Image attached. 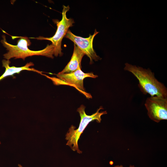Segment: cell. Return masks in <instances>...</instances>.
Here are the masks:
<instances>
[{"mask_svg":"<svg viewBox=\"0 0 167 167\" xmlns=\"http://www.w3.org/2000/svg\"><path fill=\"white\" fill-rule=\"evenodd\" d=\"M99 32L95 30L92 35L86 38H83L74 34L69 30L65 37L73 41L90 59V63L93 62V60L98 61L101 58L97 55L93 47V42L94 37Z\"/></svg>","mask_w":167,"mask_h":167,"instance_id":"obj_7","label":"cell"},{"mask_svg":"<svg viewBox=\"0 0 167 167\" xmlns=\"http://www.w3.org/2000/svg\"><path fill=\"white\" fill-rule=\"evenodd\" d=\"M19 167H22L21 165H19Z\"/></svg>","mask_w":167,"mask_h":167,"instance_id":"obj_11","label":"cell"},{"mask_svg":"<svg viewBox=\"0 0 167 167\" xmlns=\"http://www.w3.org/2000/svg\"><path fill=\"white\" fill-rule=\"evenodd\" d=\"M1 41L3 46L6 49L8 52L3 55L4 58L7 60L11 58H22L24 60L28 57L33 55H41L52 58H54V46L51 44L47 45L44 49L38 51L30 50L28 47L31 44L28 38L20 37L17 42V45H14L8 43L5 35L2 36Z\"/></svg>","mask_w":167,"mask_h":167,"instance_id":"obj_2","label":"cell"},{"mask_svg":"<svg viewBox=\"0 0 167 167\" xmlns=\"http://www.w3.org/2000/svg\"><path fill=\"white\" fill-rule=\"evenodd\" d=\"M71 60L64 68L59 74L70 73L81 68V62L85 54L75 44Z\"/></svg>","mask_w":167,"mask_h":167,"instance_id":"obj_8","label":"cell"},{"mask_svg":"<svg viewBox=\"0 0 167 167\" xmlns=\"http://www.w3.org/2000/svg\"><path fill=\"white\" fill-rule=\"evenodd\" d=\"M124 69L132 73L138 80V87L143 94H148L151 97L156 96L167 98L166 87L155 77L154 73L149 68L126 63Z\"/></svg>","mask_w":167,"mask_h":167,"instance_id":"obj_1","label":"cell"},{"mask_svg":"<svg viewBox=\"0 0 167 167\" xmlns=\"http://www.w3.org/2000/svg\"><path fill=\"white\" fill-rule=\"evenodd\" d=\"M85 107L81 105L78 108L77 111L80 117V121L78 128L75 129V127L71 125L66 135V139L67 141L66 145L70 146L73 151H76L78 153H81L82 152L79 149L78 141L80 137L88 124L91 122L96 120L100 123L101 120V116L107 113V111L99 112L100 110L103 109L101 106L96 112L91 115L86 114L85 109Z\"/></svg>","mask_w":167,"mask_h":167,"instance_id":"obj_3","label":"cell"},{"mask_svg":"<svg viewBox=\"0 0 167 167\" xmlns=\"http://www.w3.org/2000/svg\"><path fill=\"white\" fill-rule=\"evenodd\" d=\"M145 106L148 116L152 121L158 123L167 119V98L157 96L148 97Z\"/></svg>","mask_w":167,"mask_h":167,"instance_id":"obj_6","label":"cell"},{"mask_svg":"<svg viewBox=\"0 0 167 167\" xmlns=\"http://www.w3.org/2000/svg\"><path fill=\"white\" fill-rule=\"evenodd\" d=\"M11 63L9 60H3L2 61V66L5 68L4 73L0 77V81L5 77L9 76H13L15 74H19L23 70H27L36 72L42 75V72L33 68H30L31 66L34 65L33 63L30 62L27 63L24 66L20 67H16L15 66H10Z\"/></svg>","mask_w":167,"mask_h":167,"instance_id":"obj_9","label":"cell"},{"mask_svg":"<svg viewBox=\"0 0 167 167\" xmlns=\"http://www.w3.org/2000/svg\"><path fill=\"white\" fill-rule=\"evenodd\" d=\"M57 76L58 78L46 76L52 80L56 85L65 84L73 86L81 93L86 95L87 97L88 96V98L91 97V96L85 92L84 86V80L87 77L96 78L98 77V75L94 74L93 73L84 72L81 70V68L70 73H58Z\"/></svg>","mask_w":167,"mask_h":167,"instance_id":"obj_5","label":"cell"},{"mask_svg":"<svg viewBox=\"0 0 167 167\" xmlns=\"http://www.w3.org/2000/svg\"><path fill=\"white\" fill-rule=\"evenodd\" d=\"M62 11V20L57 23V29L55 35L50 37H45L39 36L34 38L38 40H45L51 41L52 44L54 46V55L55 56H62L63 53L62 52V41L63 38L65 36L69 28L73 26L74 23L72 19L68 18L66 16V13L70 9L69 6L63 5Z\"/></svg>","mask_w":167,"mask_h":167,"instance_id":"obj_4","label":"cell"},{"mask_svg":"<svg viewBox=\"0 0 167 167\" xmlns=\"http://www.w3.org/2000/svg\"><path fill=\"white\" fill-rule=\"evenodd\" d=\"M113 167H123V166L122 165H117L115 166H114ZM129 167H135L134 165H131Z\"/></svg>","mask_w":167,"mask_h":167,"instance_id":"obj_10","label":"cell"}]
</instances>
